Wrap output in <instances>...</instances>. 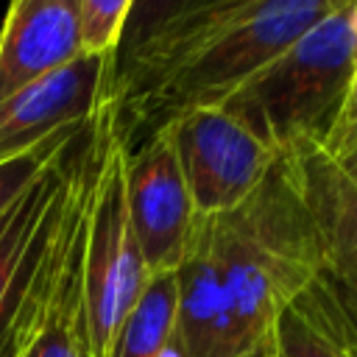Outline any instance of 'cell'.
Instances as JSON below:
<instances>
[{"label":"cell","instance_id":"1","mask_svg":"<svg viewBox=\"0 0 357 357\" xmlns=\"http://www.w3.org/2000/svg\"><path fill=\"white\" fill-rule=\"evenodd\" d=\"M321 273L312 218L282 156L234 209L195 215L178 282L187 357H240Z\"/></svg>","mask_w":357,"mask_h":357},{"label":"cell","instance_id":"2","mask_svg":"<svg viewBox=\"0 0 357 357\" xmlns=\"http://www.w3.org/2000/svg\"><path fill=\"white\" fill-rule=\"evenodd\" d=\"M354 0H231L162 33L109 75L112 126L126 151L173 120L220 106L326 14Z\"/></svg>","mask_w":357,"mask_h":357},{"label":"cell","instance_id":"3","mask_svg":"<svg viewBox=\"0 0 357 357\" xmlns=\"http://www.w3.org/2000/svg\"><path fill=\"white\" fill-rule=\"evenodd\" d=\"M354 6L357 0L304 31L234 89L220 109L276 153L296 142H318L335 120L357 64Z\"/></svg>","mask_w":357,"mask_h":357},{"label":"cell","instance_id":"4","mask_svg":"<svg viewBox=\"0 0 357 357\" xmlns=\"http://www.w3.org/2000/svg\"><path fill=\"white\" fill-rule=\"evenodd\" d=\"M86 128L89 120L0 215V357H22L47 312L64 259Z\"/></svg>","mask_w":357,"mask_h":357},{"label":"cell","instance_id":"5","mask_svg":"<svg viewBox=\"0 0 357 357\" xmlns=\"http://www.w3.org/2000/svg\"><path fill=\"white\" fill-rule=\"evenodd\" d=\"M109 103V100H106ZM148 271L128 220L126 206V148L112 126V103L106 109L100 165L92 190L86 248H84V296L89 315L92 354L109 357L114 335L134 301L139 298Z\"/></svg>","mask_w":357,"mask_h":357},{"label":"cell","instance_id":"6","mask_svg":"<svg viewBox=\"0 0 357 357\" xmlns=\"http://www.w3.org/2000/svg\"><path fill=\"white\" fill-rule=\"evenodd\" d=\"M167 131L195 215H218L243 204L279 156L220 106L195 109L173 120Z\"/></svg>","mask_w":357,"mask_h":357},{"label":"cell","instance_id":"7","mask_svg":"<svg viewBox=\"0 0 357 357\" xmlns=\"http://www.w3.org/2000/svg\"><path fill=\"white\" fill-rule=\"evenodd\" d=\"M279 156L318 234V276L357 332V187L315 142H296Z\"/></svg>","mask_w":357,"mask_h":357},{"label":"cell","instance_id":"8","mask_svg":"<svg viewBox=\"0 0 357 357\" xmlns=\"http://www.w3.org/2000/svg\"><path fill=\"white\" fill-rule=\"evenodd\" d=\"M126 206L145 271H176L195 209L167 128L126 151Z\"/></svg>","mask_w":357,"mask_h":357},{"label":"cell","instance_id":"9","mask_svg":"<svg viewBox=\"0 0 357 357\" xmlns=\"http://www.w3.org/2000/svg\"><path fill=\"white\" fill-rule=\"evenodd\" d=\"M109 75L112 53H78L73 61L20 86L0 103V159L92 117L109 92Z\"/></svg>","mask_w":357,"mask_h":357},{"label":"cell","instance_id":"10","mask_svg":"<svg viewBox=\"0 0 357 357\" xmlns=\"http://www.w3.org/2000/svg\"><path fill=\"white\" fill-rule=\"evenodd\" d=\"M81 50V0H11L0 28V103Z\"/></svg>","mask_w":357,"mask_h":357},{"label":"cell","instance_id":"11","mask_svg":"<svg viewBox=\"0 0 357 357\" xmlns=\"http://www.w3.org/2000/svg\"><path fill=\"white\" fill-rule=\"evenodd\" d=\"M109 357H187L178 335L176 271L151 273L120 324Z\"/></svg>","mask_w":357,"mask_h":357},{"label":"cell","instance_id":"12","mask_svg":"<svg viewBox=\"0 0 357 357\" xmlns=\"http://www.w3.org/2000/svg\"><path fill=\"white\" fill-rule=\"evenodd\" d=\"M315 279L276 315L268 332L271 357H343Z\"/></svg>","mask_w":357,"mask_h":357},{"label":"cell","instance_id":"13","mask_svg":"<svg viewBox=\"0 0 357 357\" xmlns=\"http://www.w3.org/2000/svg\"><path fill=\"white\" fill-rule=\"evenodd\" d=\"M223 3H231V0H134L128 20L123 25L117 50L112 56V73L126 67L131 59H137L148 45H153L170 28Z\"/></svg>","mask_w":357,"mask_h":357},{"label":"cell","instance_id":"14","mask_svg":"<svg viewBox=\"0 0 357 357\" xmlns=\"http://www.w3.org/2000/svg\"><path fill=\"white\" fill-rule=\"evenodd\" d=\"M84 123H73L67 128H59V131L47 134L45 139H39L36 145L0 159V215L39 178V173L64 151V145L84 128Z\"/></svg>","mask_w":357,"mask_h":357},{"label":"cell","instance_id":"15","mask_svg":"<svg viewBox=\"0 0 357 357\" xmlns=\"http://www.w3.org/2000/svg\"><path fill=\"white\" fill-rule=\"evenodd\" d=\"M131 3L134 0H81V50L114 56Z\"/></svg>","mask_w":357,"mask_h":357},{"label":"cell","instance_id":"16","mask_svg":"<svg viewBox=\"0 0 357 357\" xmlns=\"http://www.w3.org/2000/svg\"><path fill=\"white\" fill-rule=\"evenodd\" d=\"M357 142V64H354V73H351V81L346 86V95L337 106V114L335 120L329 123L326 134L315 142L329 159H337L343 151H349L351 145Z\"/></svg>","mask_w":357,"mask_h":357},{"label":"cell","instance_id":"17","mask_svg":"<svg viewBox=\"0 0 357 357\" xmlns=\"http://www.w3.org/2000/svg\"><path fill=\"white\" fill-rule=\"evenodd\" d=\"M315 282H318V290H321V298H324V307H326L329 326H332L335 340H337V346H340V354H343V357H357V332L349 326V321H346L343 312L337 310V304H335V298L329 296V290H326V284L321 282V276H318Z\"/></svg>","mask_w":357,"mask_h":357},{"label":"cell","instance_id":"18","mask_svg":"<svg viewBox=\"0 0 357 357\" xmlns=\"http://www.w3.org/2000/svg\"><path fill=\"white\" fill-rule=\"evenodd\" d=\"M332 162H335V165L340 167V173L357 187V142H354L349 151H343L337 159H332Z\"/></svg>","mask_w":357,"mask_h":357},{"label":"cell","instance_id":"19","mask_svg":"<svg viewBox=\"0 0 357 357\" xmlns=\"http://www.w3.org/2000/svg\"><path fill=\"white\" fill-rule=\"evenodd\" d=\"M240 357H271V349H268V337L262 340V343H257L251 351H245V354H240Z\"/></svg>","mask_w":357,"mask_h":357},{"label":"cell","instance_id":"20","mask_svg":"<svg viewBox=\"0 0 357 357\" xmlns=\"http://www.w3.org/2000/svg\"><path fill=\"white\" fill-rule=\"evenodd\" d=\"M354 25H357V6H354Z\"/></svg>","mask_w":357,"mask_h":357}]
</instances>
